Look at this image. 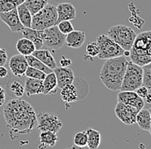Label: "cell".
I'll return each instance as SVG.
<instances>
[{
  "instance_id": "obj_16",
  "label": "cell",
  "mask_w": 151,
  "mask_h": 149,
  "mask_svg": "<svg viewBox=\"0 0 151 149\" xmlns=\"http://www.w3.org/2000/svg\"><path fill=\"white\" fill-rule=\"evenodd\" d=\"M58 18L56 25L61 21H70L76 17V9L74 5L70 3H60L56 7Z\"/></svg>"
},
{
  "instance_id": "obj_35",
  "label": "cell",
  "mask_w": 151,
  "mask_h": 149,
  "mask_svg": "<svg viewBox=\"0 0 151 149\" xmlns=\"http://www.w3.org/2000/svg\"><path fill=\"white\" fill-rule=\"evenodd\" d=\"M143 77H142V85L147 87V89L151 92V70L142 67Z\"/></svg>"
},
{
  "instance_id": "obj_5",
  "label": "cell",
  "mask_w": 151,
  "mask_h": 149,
  "mask_svg": "<svg viewBox=\"0 0 151 149\" xmlns=\"http://www.w3.org/2000/svg\"><path fill=\"white\" fill-rule=\"evenodd\" d=\"M57 18L58 14L56 6L51 4H47L45 7L32 16L30 28L37 30H44L53 25H56Z\"/></svg>"
},
{
  "instance_id": "obj_36",
  "label": "cell",
  "mask_w": 151,
  "mask_h": 149,
  "mask_svg": "<svg viewBox=\"0 0 151 149\" xmlns=\"http://www.w3.org/2000/svg\"><path fill=\"white\" fill-rule=\"evenodd\" d=\"M8 55L6 53V49L0 47V65H4L7 62Z\"/></svg>"
},
{
  "instance_id": "obj_2",
  "label": "cell",
  "mask_w": 151,
  "mask_h": 149,
  "mask_svg": "<svg viewBox=\"0 0 151 149\" xmlns=\"http://www.w3.org/2000/svg\"><path fill=\"white\" fill-rule=\"evenodd\" d=\"M129 60L124 55L107 59L100 72L102 84L113 92L120 91L124 75Z\"/></svg>"
},
{
  "instance_id": "obj_21",
  "label": "cell",
  "mask_w": 151,
  "mask_h": 149,
  "mask_svg": "<svg viewBox=\"0 0 151 149\" xmlns=\"http://www.w3.org/2000/svg\"><path fill=\"white\" fill-rule=\"evenodd\" d=\"M58 136L56 133L51 131H42L40 134V144L38 148H47L56 145Z\"/></svg>"
},
{
  "instance_id": "obj_3",
  "label": "cell",
  "mask_w": 151,
  "mask_h": 149,
  "mask_svg": "<svg viewBox=\"0 0 151 149\" xmlns=\"http://www.w3.org/2000/svg\"><path fill=\"white\" fill-rule=\"evenodd\" d=\"M130 60L137 65L143 66L151 62V31L137 35L130 50Z\"/></svg>"
},
{
  "instance_id": "obj_32",
  "label": "cell",
  "mask_w": 151,
  "mask_h": 149,
  "mask_svg": "<svg viewBox=\"0 0 151 149\" xmlns=\"http://www.w3.org/2000/svg\"><path fill=\"white\" fill-rule=\"evenodd\" d=\"M87 133L86 131H78L73 136V143L76 147L78 148H85L87 147Z\"/></svg>"
},
{
  "instance_id": "obj_12",
  "label": "cell",
  "mask_w": 151,
  "mask_h": 149,
  "mask_svg": "<svg viewBox=\"0 0 151 149\" xmlns=\"http://www.w3.org/2000/svg\"><path fill=\"white\" fill-rule=\"evenodd\" d=\"M0 19L9 27L11 32H22V30L24 28V26L22 24L18 17L17 8L6 12H0Z\"/></svg>"
},
{
  "instance_id": "obj_15",
  "label": "cell",
  "mask_w": 151,
  "mask_h": 149,
  "mask_svg": "<svg viewBox=\"0 0 151 149\" xmlns=\"http://www.w3.org/2000/svg\"><path fill=\"white\" fill-rule=\"evenodd\" d=\"M60 97H61L62 101L65 102V107H68L67 109H69L70 103L76 102L77 100L81 99L79 96L78 89L74 83L61 88Z\"/></svg>"
},
{
  "instance_id": "obj_33",
  "label": "cell",
  "mask_w": 151,
  "mask_h": 149,
  "mask_svg": "<svg viewBox=\"0 0 151 149\" xmlns=\"http://www.w3.org/2000/svg\"><path fill=\"white\" fill-rule=\"evenodd\" d=\"M25 76L28 77V78H35V79H40V80H43L46 76L47 73H45L44 72L36 69V68H34L32 66H28L27 70H26V73H25Z\"/></svg>"
},
{
  "instance_id": "obj_25",
  "label": "cell",
  "mask_w": 151,
  "mask_h": 149,
  "mask_svg": "<svg viewBox=\"0 0 151 149\" xmlns=\"http://www.w3.org/2000/svg\"><path fill=\"white\" fill-rule=\"evenodd\" d=\"M86 133H87V137H88L87 147L89 149L98 148L101 141V133L92 128H88L86 130Z\"/></svg>"
},
{
  "instance_id": "obj_8",
  "label": "cell",
  "mask_w": 151,
  "mask_h": 149,
  "mask_svg": "<svg viewBox=\"0 0 151 149\" xmlns=\"http://www.w3.org/2000/svg\"><path fill=\"white\" fill-rule=\"evenodd\" d=\"M43 47L50 51H54L63 47L65 43V35L61 33L57 25L43 30Z\"/></svg>"
},
{
  "instance_id": "obj_11",
  "label": "cell",
  "mask_w": 151,
  "mask_h": 149,
  "mask_svg": "<svg viewBox=\"0 0 151 149\" xmlns=\"http://www.w3.org/2000/svg\"><path fill=\"white\" fill-rule=\"evenodd\" d=\"M118 102H123L140 110L144 108V99L140 97L134 91H119L117 97Z\"/></svg>"
},
{
  "instance_id": "obj_4",
  "label": "cell",
  "mask_w": 151,
  "mask_h": 149,
  "mask_svg": "<svg viewBox=\"0 0 151 149\" xmlns=\"http://www.w3.org/2000/svg\"><path fill=\"white\" fill-rule=\"evenodd\" d=\"M106 36L119 44L124 51L130 52L137 36V33L127 25L119 24L109 28Z\"/></svg>"
},
{
  "instance_id": "obj_37",
  "label": "cell",
  "mask_w": 151,
  "mask_h": 149,
  "mask_svg": "<svg viewBox=\"0 0 151 149\" xmlns=\"http://www.w3.org/2000/svg\"><path fill=\"white\" fill-rule=\"evenodd\" d=\"M135 92H137V94L140 97H142V99H144V97H146V95L149 92V90L147 89V87H145L144 85L142 84L141 86H139Z\"/></svg>"
},
{
  "instance_id": "obj_14",
  "label": "cell",
  "mask_w": 151,
  "mask_h": 149,
  "mask_svg": "<svg viewBox=\"0 0 151 149\" xmlns=\"http://www.w3.org/2000/svg\"><path fill=\"white\" fill-rule=\"evenodd\" d=\"M53 73H55L58 81V87L60 89L65 87L66 85L72 84L75 80V75L70 67L59 66L55 67L53 69Z\"/></svg>"
},
{
  "instance_id": "obj_19",
  "label": "cell",
  "mask_w": 151,
  "mask_h": 149,
  "mask_svg": "<svg viewBox=\"0 0 151 149\" xmlns=\"http://www.w3.org/2000/svg\"><path fill=\"white\" fill-rule=\"evenodd\" d=\"M24 93L28 97L43 93V80L27 77L25 79Z\"/></svg>"
},
{
  "instance_id": "obj_17",
  "label": "cell",
  "mask_w": 151,
  "mask_h": 149,
  "mask_svg": "<svg viewBox=\"0 0 151 149\" xmlns=\"http://www.w3.org/2000/svg\"><path fill=\"white\" fill-rule=\"evenodd\" d=\"M86 40V34L84 31L72 30L65 36L66 46L71 48H80L83 45Z\"/></svg>"
},
{
  "instance_id": "obj_40",
  "label": "cell",
  "mask_w": 151,
  "mask_h": 149,
  "mask_svg": "<svg viewBox=\"0 0 151 149\" xmlns=\"http://www.w3.org/2000/svg\"><path fill=\"white\" fill-rule=\"evenodd\" d=\"M9 74L7 68L4 65H0V78H4Z\"/></svg>"
},
{
  "instance_id": "obj_9",
  "label": "cell",
  "mask_w": 151,
  "mask_h": 149,
  "mask_svg": "<svg viewBox=\"0 0 151 149\" xmlns=\"http://www.w3.org/2000/svg\"><path fill=\"white\" fill-rule=\"evenodd\" d=\"M62 126L63 122L55 113L40 112L37 114V129L40 132L51 131L58 134Z\"/></svg>"
},
{
  "instance_id": "obj_26",
  "label": "cell",
  "mask_w": 151,
  "mask_h": 149,
  "mask_svg": "<svg viewBox=\"0 0 151 149\" xmlns=\"http://www.w3.org/2000/svg\"><path fill=\"white\" fill-rule=\"evenodd\" d=\"M18 17L22 23V24L24 26V28H30L31 23H32V14L30 13L29 9L27 8L24 3H22L17 7Z\"/></svg>"
},
{
  "instance_id": "obj_13",
  "label": "cell",
  "mask_w": 151,
  "mask_h": 149,
  "mask_svg": "<svg viewBox=\"0 0 151 149\" xmlns=\"http://www.w3.org/2000/svg\"><path fill=\"white\" fill-rule=\"evenodd\" d=\"M9 66L13 75L17 77L25 76L26 70L28 66L26 57L21 54L12 56L9 61Z\"/></svg>"
},
{
  "instance_id": "obj_41",
  "label": "cell",
  "mask_w": 151,
  "mask_h": 149,
  "mask_svg": "<svg viewBox=\"0 0 151 149\" xmlns=\"http://www.w3.org/2000/svg\"><path fill=\"white\" fill-rule=\"evenodd\" d=\"M144 100L148 103H151V92H148L146 97H144Z\"/></svg>"
},
{
  "instance_id": "obj_18",
  "label": "cell",
  "mask_w": 151,
  "mask_h": 149,
  "mask_svg": "<svg viewBox=\"0 0 151 149\" xmlns=\"http://www.w3.org/2000/svg\"><path fill=\"white\" fill-rule=\"evenodd\" d=\"M23 37L29 39L35 46L36 49L43 47V30H37L32 28H24L22 30Z\"/></svg>"
},
{
  "instance_id": "obj_7",
  "label": "cell",
  "mask_w": 151,
  "mask_h": 149,
  "mask_svg": "<svg viewBox=\"0 0 151 149\" xmlns=\"http://www.w3.org/2000/svg\"><path fill=\"white\" fill-rule=\"evenodd\" d=\"M99 47L97 57L101 60H107L124 55V50L106 35H101L96 39Z\"/></svg>"
},
{
  "instance_id": "obj_20",
  "label": "cell",
  "mask_w": 151,
  "mask_h": 149,
  "mask_svg": "<svg viewBox=\"0 0 151 149\" xmlns=\"http://www.w3.org/2000/svg\"><path fill=\"white\" fill-rule=\"evenodd\" d=\"M32 55L36 57L42 63H44L52 70H53L55 67H57V63L52 56V51H50L48 49H46V48L35 49V52L32 54Z\"/></svg>"
},
{
  "instance_id": "obj_29",
  "label": "cell",
  "mask_w": 151,
  "mask_h": 149,
  "mask_svg": "<svg viewBox=\"0 0 151 149\" xmlns=\"http://www.w3.org/2000/svg\"><path fill=\"white\" fill-rule=\"evenodd\" d=\"M26 57V60H27V62H28V66H32L34 68H36L39 69L42 72H44L45 73H52L53 70H52L51 68H49L47 65H46L44 63H42L39 59H37L36 57H35L34 55H30L25 56Z\"/></svg>"
},
{
  "instance_id": "obj_43",
  "label": "cell",
  "mask_w": 151,
  "mask_h": 149,
  "mask_svg": "<svg viewBox=\"0 0 151 149\" xmlns=\"http://www.w3.org/2000/svg\"><path fill=\"white\" fill-rule=\"evenodd\" d=\"M150 129H149V132L151 134V108L150 109Z\"/></svg>"
},
{
  "instance_id": "obj_39",
  "label": "cell",
  "mask_w": 151,
  "mask_h": 149,
  "mask_svg": "<svg viewBox=\"0 0 151 149\" xmlns=\"http://www.w3.org/2000/svg\"><path fill=\"white\" fill-rule=\"evenodd\" d=\"M5 98H6V92L4 88L0 85V107L3 106L5 102Z\"/></svg>"
},
{
  "instance_id": "obj_30",
  "label": "cell",
  "mask_w": 151,
  "mask_h": 149,
  "mask_svg": "<svg viewBox=\"0 0 151 149\" xmlns=\"http://www.w3.org/2000/svg\"><path fill=\"white\" fill-rule=\"evenodd\" d=\"M86 54L83 56L84 60H93L94 57L98 55L99 54V47L96 41L89 42L86 47Z\"/></svg>"
},
{
  "instance_id": "obj_31",
  "label": "cell",
  "mask_w": 151,
  "mask_h": 149,
  "mask_svg": "<svg viewBox=\"0 0 151 149\" xmlns=\"http://www.w3.org/2000/svg\"><path fill=\"white\" fill-rule=\"evenodd\" d=\"M24 0H0V12H6L16 9Z\"/></svg>"
},
{
  "instance_id": "obj_24",
  "label": "cell",
  "mask_w": 151,
  "mask_h": 149,
  "mask_svg": "<svg viewBox=\"0 0 151 149\" xmlns=\"http://www.w3.org/2000/svg\"><path fill=\"white\" fill-rule=\"evenodd\" d=\"M136 123L142 130L149 131L150 127V110L142 108L140 110L136 117Z\"/></svg>"
},
{
  "instance_id": "obj_23",
  "label": "cell",
  "mask_w": 151,
  "mask_h": 149,
  "mask_svg": "<svg viewBox=\"0 0 151 149\" xmlns=\"http://www.w3.org/2000/svg\"><path fill=\"white\" fill-rule=\"evenodd\" d=\"M35 44L28 38L23 37L19 39L17 42V50L19 54L24 56L32 55L35 50Z\"/></svg>"
},
{
  "instance_id": "obj_34",
  "label": "cell",
  "mask_w": 151,
  "mask_h": 149,
  "mask_svg": "<svg viewBox=\"0 0 151 149\" xmlns=\"http://www.w3.org/2000/svg\"><path fill=\"white\" fill-rule=\"evenodd\" d=\"M57 26L59 29V31L65 36L67 34H69L70 32H71L72 30H74V27H73L72 23H70V21H67V20L59 22L57 24Z\"/></svg>"
},
{
  "instance_id": "obj_6",
  "label": "cell",
  "mask_w": 151,
  "mask_h": 149,
  "mask_svg": "<svg viewBox=\"0 0 151 149\" xmlns=\"http://www.w3.org/2000/svg\"><path fill=\"white\" fill-rule=\"evenodd\" d=\"M142 66L129 61L124 75L120 91H136L142 84Z\"/></svg>"
},
{
  "instance_id": "obj_42",
  "label": "cell",
  "mask_w": 151,
  "mask_h": 149,
  "mask_svg": "<svg viewBox=\"0 0 151 149\" xmlns=\"http://www.w3.org/2000/svg\"><path fill=\"white\" fill-rule=\"evenodd\" d=\"M142 67H144V68H147V69H149V70H151V62L150 63H149V64H147V65H143Z\"/></svg>"
},
{
  "instance_id": "obj_27",
  "label": "cell",
  "mask_w": 151,
  "mask_h": 149,
  "mask_svg": "<svg viewBox=\"0 0 151 149\" xmlns=\"http://www.w3.org/2000/svg\"><path fill=\"white\" fill-rule=\"evenodd\" d=\"M6 88L9 96L15 97H22L24 95V86L17 80H9L6 84Z\"/></svg>"
},
{
  "instance_id": "obj_1",
  "label": "cell",
  "mask_w": 151,
  "mask_h": 149,
  "mask_svg": "<svg viewBox=\"0 0 151 149\" xmlns=\"http://www.w3.org/2000/svg\"><path fill=\"white\" fill-rule=\"evenodd\" d=\"M4 118L10 136L27 134L37 127V114L27 101L16 97L4 102Z\"/></svg>"
},
{
  "instance_id": "obj_28",
  "label": "cell",
  "mask_w": 151,
  "mask_h": 149,
  "mask_svg": "<svg viewBox=\"0 0 151 149\" xmlns=\"http://www.w3.org/2000/svg\"><path fill=\"white\" fill-rule=\"evenodd\" d=\"M49 1L50 0H24L23 3L33 16L49 4Z\"/></svg>"
},
{
  "instance_id": "obj_22",
  "label": "cell",
  "mask_w": 151,
  "mask_h": 149,
  "mask_svg": "<svg viewBox=\"0 0 151 149\" xmlns=\"http://www.w3.org/2000/svg\"><path fill=\"white\" fill-rule=\"evenodd\" d=\"M58 88V81L53 71L47 73L46 78L43 79V93L44 95H51L56 93Z\"/></svg>"
},
{
  "instance_id": "obj_10",
  "label": "cell",
  "mask_w": 151,
  "mask_h": 149,
  "mask_svg": "<svg viewBox=\"0 0 151 149\" xmlns=\"http://www.w3.org/2000/svg\"><path fill=\"white\" fill-rule=\"evenodd\" d=\"M138 111L139 110L136 108L120 102H117L114 110L116 116L125 125H132L136 123V117Z\"/></svg>"
},
{
  "instance_id": "obj_38",
  "label": "cell",
  "mask_w": 151,
  "mask_h": 149,
  "mask_svg": "<svg viewBox=\"0 0 151 149\" xmlns=\"http://www.w3.org/2000/svg\"><path fill=\"white\" fill-rule=\"evenodd\" d=\"M72 64V61L70 59L66 58L65 56H61V60H60V65L61 66H65V67H69Z\"/></svg>"
}]
</instances>
